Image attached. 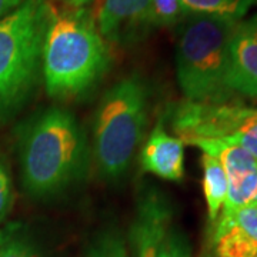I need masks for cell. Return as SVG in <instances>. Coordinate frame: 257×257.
Wrapping results in <instances>:
<instances>
[{
	"label": "cell",
	"instance_id": "cell-1",
	"mask_svg": "<svg viewBox=\"0 0 257 257\" xmlns=\"http://www.w3.org/2000/svg\"><path fill=\"white\" fill-rule=\"evenodd\" d=\"M109 62L107 43L84 10L52 8L42 49V74L50 97L66 99L89 90Z\"/></svg>",
	"mask_w": 257,
	"mask_h": 257
},
{
	"label": "cell",
	"instance_id": "cell-3",
	"mask_svg": "<svg viewBox=\"0 0 257 257\" xmlns=\"http://www.w3.org/2000/svg\"><path fill=\"white\" fill-rule=\"evenodd\" d=\"M236 23L206 16H184L176 43V76L186 100L223 101L229 87V47Z\"/></svg>",
	"mask_w": 257,
	"mask_h": 257
},
{
	"label": "cell",
	"instance_id": "cell-5",
	"mask_svg": "<svg viewBox=\"0 0 257 257\" xmlns=\"http://www.w3.org/2000/svg\"><path fill=\"white\" fill-rule=\"evenodd\" d=\"M147 124V93L138 77H126L110 87L99 103L93 130L94 157L106 179L126 173Z\"/></svg>",
	"mask_w": 257,
	"mask_h": 257
},
{
	"label": "cell",
	"instance_id": "cell-19",
	"mask_svg": "<svg viewBox=\"0 0 257 257\" xmlns=\"http://www.w3.org/2000/svg\"><path fill=\"white\" fill-rule=\"evenodd\" d=\"M13 204V190L8 167L0 160V221H3L10 213Z\"/></svg>",
	"mask_w": 257,
	"mask_h": 257
},
{
	"label": "cell",
	"instance_id": "cell-20",
	"mask_svg": "<svg viewBox=\"0 0 257 257\" xmlns=\"http://www.w3.org/2000/svg\"><path fill=\"white\" fill-rule=\"evenodd\" d=\"M25 0H0V20L16 10Z\"/></svg>",
	"mask_w": 257,
	"mask_h": 257
},
{
	"label": "cell",
	"instance_id": "cell-23",
	"mask_svg": "<svg viewBox=\"0 0 257 257\" xmlns=\"http://www.w3.org/2000/svg\"><path fill=\"white\" fill-rule=\"evenodd\" d=\"M254 203H257V193H256V200H254Z\"/></svg>",
	"mask_w": 257,
	"mask_h": 257
},
{
	"label": "cell",
	"instance_id": "cell-4",
	"mask_svg": "<svg viewBox=\"0 0 257 257\" xmlns=\"http://www.w3.org/2000/svg\"><path fill=\"white\" fill-rule=\"evenodd\" d=\"M52 8L47 0H25L0 20V117L15 110L36 84Z\"/></svg>",
	"mask_w": 257,
	"mask_h": 257
},
{
	"label": "cell",
	"instance_id": "cell-15",
	"mask_svg": "<svg viewBox=\"0 0 257 257\" xmlns=\"http://www.w3.org/2000/svg\"><path fill=\"white\" fill-rule=\"evenodd\" d=\"M0 257H39V251L25 231L10 229L0 237Z\"/></svg>",
	"mask_w": 257,
	"mask_h": 257
},
{
	"label": "cell",
	"instance_id": "cell-21",
	"mask_svg": "<svg viewBox=\"0 0 257 257\" xmlns=\"http://www.w3.org/2000/svg\"><path fill=\"white\" fill-rule=\"evenodd\" d=\"M63 2L67 6H70L72 9L79 10L83 9L84 6H87L89 3H92L93 0H63Z\"/></svg>",
	"mask_w": 257,
	"mask_h": 257
},
{
	"label": "cell",
	"instance_id": "cell-16",
	"mask_svg": "<svg viewBox=\"0 0 257 257\" xmlns=\"http://www.w3.org/2000/svg\"><path fill=\"white\" fill-rule=\"evenodd\" d=\"M183 10L180 0H152L150 22L152 26L169 28L182 22Z\"/></svg>",
	"mask_w": 257,
	"mask_h": 257
},
{
	"label": "cell",
	"instance_id": "cell-2",
	"mask_svg": "<svg viewBox=\"0 0 257 257\" xmlns=\"http://www.w3.org/2000/svg\"><path fill=\"white\" fill-rule=\"evenodd\" d=\"M87 140L69 110L52 107L32 120L20 143L25 189L35 197L63 192L84 172Z\"/></svg>",
	"mask_w": 257,
	"mask_h": 257
},
{
	"label": "cell",
	"instance_id": "cell-14",
	"mask_svg": "<svg viewBox=\"0 0 257 257\" xmlns=\"http://www.w3.org/2000/svg\"><path fill=\"white\" fill-rule=\"evenodd\" d=\"M256 0H180L184 16H206L237 23Z\"/></svg>",
	"mask_w": 257,
	"mask_h": 257
},
{
	"label": "cell",
	"instance_id": "cell-10",
	"mask_svg": "<svg viewBox=\"0 0 257 257\" xmlns=\"http://www.w3.org/2000/svg\"><path fill=\"white\" fill-rule=\"evenodd\" d=\"M142 169L160 179L179 182L184 176V143L166 132L159 120L140 153Z\"/></svg>",
	"mask_w": 257,
	"mask_h": 257
},
{
	"label": "cell",
	"instance_id": "cell-8",
	"mask_svg": "<svg viewBox=\"0 0 257 257\" xmlns=\"http://www.w3.org/2000/svg\"><path fill=\"white\" fill-rule=\"evenodd\" d=\"M229 59L227 82L231 92L257 100V15L236 23Z\"/></svg>",
	"mask_w": 257,
	"mask_h": 257
},
{
	"label": "cell",
	"instance_id": "cell-7",
	"mask_svg": "<svg viewBox=\"0 0 257 257\" xmlns=\"http://www.w3.org/2000/svg\"><path fill=\"white\" fill-rule=\"evenodd\" d=\"M172 219V207L160 192L147 190L139 197L130 227L135 257H192L190 241Z\"/></svg>",
	"mask_w": 257,
	"mask_h": 257
},
{
	"label": "cell",
	"instance_id": "cell-13",
	"mask_svg": "<svg viewBox=\"0 0 257 257\" xmlns=\"http://www.w3.org/2000/svg\"><path fill=\"white\" fill-rule=\"evenodd\" d=\"M203 193L207 204V217L210 224L217 220L227 196V176L220 162L213 156H202Z\"/></svg>",
	"mask_w": 257,
	"mask_h": 257
},
{
	"label": "cell",
	"instance_id": "cell-11",
	"mask_svg": "<svg viewBox=\"0 0 257 257\" xmlns=\"http://www.w3.org/2000/svg\"><path fill=\"white\" fill-rule=\"evenodd\" d=\"M211 229L213 257H257V243L230 217L220 214Z\"/></svg>",
	"mask_w": 257,
	"mask_h": 257
},
{
	"label": "cell",
	"instance_id": "cell-6",
	"mask_svg": "<svg viewBox=\"0 0 257 257\" xmlns=\"http://www.w3.org/2000/svg\"><path fill=\"white\" fill-rule=\"evenodd\" d=\"M172 127L184 145L221 142L241 147L257 159V106L233 97L223 101H189L172 111Z\"/></svg>",
	"mask_w": 257,
	"mask_h": 257
},
{
	"label": "cell",
	"instance_id": "cell-22",
	"mask_svg": "<svg viewBox=\"0 0 257 257\" xmlns=\"http://www.w3.org/2000/svg\"><path fill=\"white\" fill-rule=\"evenodd\" d=\"M89 257H104V254H103V251L99 248V246L96 243H93L92 247L89 250Z\"/></svg>",
	"mask_w": 257,
	"mask_h": 257
},
{
	"label": "cell",
	"instance_id": "cell-24",
	"mask_svg": "<svg viewBox=\"0 0 257 257\" xmlns=\"http://www.w3.org/2000/svg\"><path fill=\"white\" fill-rule=\"evenodd\" d=\"M256 2H257V0H256Z\"/></svg>",
	"mask_w": 257,
	"mask_h": 257
},
{
	"label": "cell",
	"instance_id": "cell-17",
	"mask_svg": "<svg viewBox=\"0 0 257 257\" xmlns=\"http://www.w3.org/2000/svg\"><path fill=\"white\" fill-rule=\"evenodd\" d=\"M257 243V203H251L234 211H221Z\"/></svg>",
	"mask_w": 257,
	"mask_h": 257
},
{
	"label": "cell",
	"instance_id": "cell-12",
	"mask_svg": "<svg viewBox=\"0 0 257 257\" xmlns=\"http://www.w3.org/2000/svg\"><path fill=\"white\" fill-rule=\"evenodd\" d=\"M194 146L199 147L204 155L213 156L220 162L227 182L257 173V159L241 147L221 142H199Z\"/></svg>",
	"mask_w": 257,
	"mask_h": 257
},
{
	"label": "cell",
	"instance_id": "cell-9",
	"mask_svg": "<svg viewBox=\"0 0 257 257\" xmlns=\"http://www.w3.org/2000/svg\"><path fill=\"white\" fill-rule=\"evenodd\" d=\"M152 0H99L96 26L104 40L128 42L150 22Z\"/></svg>",
	"mask_w": 257,
	"mask_h": 257
},
{
	"label": "cell",
	"instance_id": "cell-18",
	"mask_svg": "<svg viewBox=\"0 0 257 257\" xmlns=\"http://www.w3.org/2000/svg\"><path fill=\"white\" fill-rule=\"evenodd\" d=\"M94 243L103 251L104 257H130L127 253V248H126L123 240L117 233L106 231L101 236H99Z\"/></svg>",
	"mask_w": 257,
	"mask_h": 257
}]
</instances>
